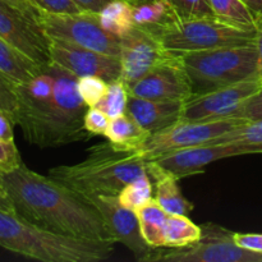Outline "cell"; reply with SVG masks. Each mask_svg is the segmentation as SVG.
I'll return each mask as SVG.
<instances>
[{"instance_id":"33","label":"cell","mask_w":262,"mask_h":262,"mask_svg":"<svg viewBox=\"0 0 262 262\" xmlns=\"http://www.w3.org/2000/svg\"><path fill=\"white\" fill-rule=\"evenodd\" d=\"M37 10L49 13H81L84 12L74 0H27Z\"/></svg>"},{"instance_id":"43","label":"cell","mask_w":262,"mask_h":262,"mask_svg":"<svg viewBox=\"0 0 262 262\" xmlns=\"http://www.w3.org/2000/svg\"><path fill=\"white\" fill-rule=\"evenodd\" d=\"M132 4H137V3H145V2H151V0H128Z\"/></svg>"},{"instance_id":"3","label":"cell","mask_w":262,"mask_h":262,"mask_svg":"<svg viewBox=\"0 0 262 262\" xmlns=\"http://www.w3.org/2000/svg\"><path fill=\"white\" fill-rule=\"evenodd\" d=\"M113 241L56 234L32 224L14 211L0 210V247L42 262H99L114 252Z\"/></svg>"},{"instance_id":"28","label":"cell","mask_w":262,"mask_h":262,"mask_svg":"<svg viewBox=\"0 0 262 262\" xmlns=\"http://www.w3.org/2000/svg\"><path fill=\"white\" fill-rule=\"evenodd\" d=\"M128 97H129V92H128L127 84L122 79H117L107 83L106 92L95 107L100 109L110 119H113L127 113Z\"/></svg>"},{"instance_id":"30","label":"cell","mask_w":262,"mask_h":262,"mask_svg":"<svg viewBox=\"0 0 262 262\" xmlns=\"http://www.w3.org/2000/svg\"><path fill=\"white\" fill-rule=\"evenodd\" d=\"M174 12L182 19L202 17H215L209 0H168Z\"/></svg>"},{"instance_id":"10","label":"cell","mask_w":262,"mask_h":262,"mask_svg":"<svg viewBox=\"0 0 262 262\" xmlns=\"http://www.w3.org/2000/svg\"><path fill=\"white\" fill-rule=\"evenodd\" d=\"M262 87L258 77L245 79L201 95H192L183 102L182 119L191 122L219 120L233 118L245 100Z\"/></svg>"},{"instance_id":"25","label":"cell","mask_w":262,"mask_h":262,"mask_svg":"<svg viewBox=\"0 0 262 262\" xmlns=\"http://www.w3.org/2000/svg\"><path fill=\"white\" fill-rule=\"evenodd\" d=\"M201 227L194 224L186 215H169L165 229L164 248H181L199 242Z\"/></svg>"},{"instance_id":"34","label":"cell","mask_w":262,"mask_h":262,"mask_svg":"<svg viewBox=\"0 0 262 262\" xmlns=\"http://www.w3.org/2000/svg\"><path fill=\"white\" fill-rule=\"evenodd\" d=\"M0 109L7 112L14 120V114L17 110L15 83L3 73H0Z\"/></svg>"},{"instance_id":"8","label":"cell","mask_w":262,"mask_h":262,"mask_svg":"<svg viewBox=\"0 0 262 262\" xmlns=\"http://www.w3.org/2000/svg\"><path fill=\"white\" fill-rule=\"evenodd\" d=\"M37 23L49 38H59L107 55H120V40L107 33L97 13H49L38 10Z\"/></svg>"},{"instance_id":"6","label":"cell","mask_w":262,"mask_h":262,"mask_svg":"<svg viewBox=\"0 0 262 262\" xmlns=\"http://www.w3.org/2000/svg\"><path fill=\"white\" fill-rule=\"evenodd\" d=\"M166 51L174 54L255 43V31L243 30L216 17L174 18L150 30Z\"/></svg>"},{"instance_id":"14","label":"cell","mask_w":262,"mask_h":262,"mask_svg":"<svg viewBox=\"0 0 262 262\" xmlns=\"http://www.w3.org/2000/svg\"><path fill=\"white\" fill-rule=\"evenodd\" d=\"M171 55L173 54L164 49L155 33L145 27L135 26L128 35L120 38V79L129 86Z\"/></svg>"},{"instance_id":"4","label":"cell","mask_w":262,"mask_h":262,"mask_svg":"<svg viewBox=\"0 0 262 262\" xmlns=\"http://www.w3.org/2000/svg\"><path fill=\"white\" fill-rule=\"evenodd\" d=\"M146 173V159L141 151L120 150L109 141L89 148L87 158L79 163L49 170L51 178L83 199L118 194L123 187Z\"/></svg>"},{"instance_id":"35","label":"cell","mask_w":262,"mask_h":262,"mask_svg":"<svg viewBox=\"0 0 262 262\" xmlns=\"http://www.w3.org/2000/svg\"><path fill=\"white\" fill-rule=\"evenodd\" d=\"M110 118L97 107H89L84 114V128L90 135L104 136L109 125Z\"/></svg>"},{"instance_id":"32","label":"cell","mask_w":262,"mask_h":262,"mask_svg":"<svg viewBox=\"0 0 262 262\" xmlns=\"http://www.w3.org/2000/svg\"><path fill=\"white\" fill-rule=\"evenodd\" d=\"M233 118H241L248 122L262 120V87L242 102Z\"/></svg>"},{"instance_id":"15","label":"cell","mask_w":262,"mask_h":262,"mask_svg":"<svg viewBox=\"0 0 262 262\" xmlns=\"http://www.w3.org/2000/svg\"><path fill=\"white\" fill-rule=\"evenodd\" d=\"M0 36L37 64L51 61L49 37L37 20L0 0Z\"/></svg>"},{"instance_id":"44","label":"cell","mask_w":262,"mask_h":262,"mask_svg":"<svg viewBox=\"0 0 262 262\" xmlns=\"http://www.w3.org/2000/svg\"><path fill=\"white\" fill-rule=\"evenodd\" d=\"M0 193H3V194H5L4 192H3V188H2V186H0Z\"/></svg>"},{"instance_id":"22","label":"cell","mask_w":262,"mask_h":262,"mask_svg":"<svg viewBox=\"0 0 262 262\" xmlns=\"http://www.w3.org/2000/svg\"><path fill=\"white\" fill-rule=\"evenodd\" d=\"M101 27L117 38H123L135 27L132 3L128 0H110L99 13Z\"/></svg>"},{"instance_id":"41","label":"cell","mask_w":262,"mask_h":262,"mask_svg":"<svg viewBox=\"0 0 262 262\" xmlns=\"http://www.w3.org/2000/svg\"><path fill=\"white\" fill-rule=\"evenodd\" d=\"M256 15L262 14V0H243Z\"/></svg>"},{"instance_id":"1","label":"cell","mask_w":262,"mask_h":262,"mask_svg":"<svg viewBox=\"0 0 262 262\" xmlns=\"http://www.w3.org/2000/svg\"><path fill=\"white\" fill-rule=\"evenodd\" d=\"M78 77L54 61L41 64L36 73L22 83H15L17 110L14 124L23 137L41 148L58 147L86 141L84 128L89 106L77 86Z\"/></svg>"},{"instance_id":"7","label":"cell","mask_w":262,"mask_h":262,"mask_svg":"<svg viewBox=\"0 0 262 262\" xmlns=\"http://www.w3.org/2000/svg\"><path fill=\"white\" fill-rule=\"evenodd\" d=\"M199 242L187 247L154 248L147 262H262V253L235 243L234 232L214 223L201 225Z\"/></svg>"},{"instance_id":"12","label":"cell","mask_w":262,"mask_h":262,"mask_svg":"<svg viewBox=\"0 0 262 262\" xmlns=\"http://www.w3.org/2000/svg\"><path fill=\"white\" fill-rule=\"evenodd\" d=\"M130 96L150 100L186 101L192 96V87L182 61L177 55L151 68L147 73L127 86Z\"/></svg>"},{"instance_id":"42","label":"cell","mask_w":262,"mask_h":262,"mask_svg":"<svg viewBox=\"0 0 262 262\" xmlns=\"http://www.w3.org/2000/svg\"><path fill=\"white\" fill-rule=\"evenodd\" d=\"M0 210H8V211H14L12 207V204L9 202L8 197L5 194L0 193Z\"/></svg>"},{"instance_id":"5","label":"cell","mask_w":262,"mask_h":262,"mask_svg":"<svg viewBox=\"0 0 262 262\" xmlns=\"http://www.w3.org/2000/svg\"><path fill=\"white\" fill-rule=\"evenodd\" d=\"M188 76L192 95H201L257 77L255 43L177 54Z\"/></svg>"},{"instance_id":"13","label":"cell","mask_w":262,"mask_h":262,"mask_svg":"<svg viewBox=\"0 0 262 262\" xmlns=\"http://www.w3.org/2000/svg\"><path fill=\"white\" fill-rule=\"evenodd\" d=\"M51 61L72 72L74 76H94L114 82L122 77V66L117 56L82 48L59 38H49Z\"/></svg>"},{"instance_id":"40","label":"cell","mask_w":262,"mask_h":262,"mask_svg":"<svg viewBox=\"0 0 262 262\" xmlns=\"http://www.w3.org/2000/svg\"><path fill=\"white\" fill-rule=\"evenodd\" d=\"M86 12L99 13L110 0H74Z\"/></svg>"},{"instance_id":"16","label":"cell","mask_w":262,"mask_h":262,"mask_svg":"<svg viewBox=\"0 0 262 262\" xmlns=\"http://www.w3.org/2000/svg\"><path fill=\"white\" fill-rule=\"evenodd\" d=\"M250 150L245 146L210 143V145L171 151L152 159V161H155L156 165L163 169L165 173L181 181L187 177L202 173L204 169L214 161L234 158V156L250 155Z\"/></svg>"},{"instance_id":"17","label":"cell","mask_w":262,"mask_h":262,"mask_svg":"<svg viewBox=\"0 0 262 262\" xmlns=\"http://www.w3.org/2000/svg\"><path fill=\"white\" fill-rule=\"evenodd\" d=\"M184 101L150 100L142 97H128L127 113L146 130L160 132L182 119Z\"/></svg>"},{"instance_id":"20","label":"cell","mask_w":262,"mask_h":262,"mask_svg":"<svg viewBox=\"0 0 262 262\" xmlns=\"http://www.w3.org/2000/svg\"><path fill=\"white\" fill-rule=\"evenodd\" d=\"M136 212L145 242L152 248H164L168 212L155 201V199L136 210Z\"/></svg>"},{"instance_id":"19","label":"cell","mask_w":262,"mask_h":262,"mask_svg":"<svg viewBox=\"0 0 262 262\" xmlns=\"http://www.w3.org/2000/svg\"><path fill=\"white\" fill-rule=\"evenodd\" d=\"M105 137L120 150L141 151L151 133L141 127L128 113L110 119Z\"/></svg>"},{"instance_id":"11","label":"cell","mask_w":262,"mask_h":262,"mask_svg":"<svg viewBox=\"0 0 262 262\" xmlns=\"http://www.w3.org/2000/svg\"><path fill=\"white\" fill-rule=\"evenodd\" d=\"M86 200L99 210L114 242L125 246L137 261L147 262L154 248L141 234L137 212L123 206L118 194H100Z\"/></svg>"},{"instance_id":"2","label":"cell","mask_w":262,"mask_h":262,"mask_svg":"<svg viewBox=\"0 0 262 262\" xmlns=\"http://www.w3.org/2000/svg\"><path fill=\"white\" fill-rule=\"evenodd\" d=\"M13 210L32 224L68 237L113 241L99 210L71 188L25 164L0 176Z\"/></svg>"},{"instance_id":"39","label":"cell","mask_w":262,"mask_h":262,"mask_svg":"<svg viewBox=\"0 0 262 262\" xmlns=\"http://www.w3.org/2000/svg\"><path fill=\"white\" fill-rule=\"evenodd\" d=\"M3 2L8 3L9 5L17 8L18 10H20V12H23L25 14L30 15L31 18H33V19L37 20L38 10L36 9L32 4H30L27 0H3Z\"/></svg>"},{"instance_id":"37","label":"cell","mask_w":262,"mask_h":262,"mask_svg":"<svg viewBox=\"0 0 262 262\" xmlns=\"http://www.w3.org/2000/svg\"><path fill=\"white\" fill-rule=\"evenodd\" d=\"M13 125H14L13 118L7 112L0 109V140L14 141Z\"/></svg>"},{"instance_id":"27","label":"cell","mask_w":262,"mask_h":262,"mask_svg":"<svg viewBox=\"0 0 262 262\" xmlns=\"http://www.w3.org/2000/svg\"><path fill=\"white\" fill-rule=\"evenodd\" d=\"M120 204L130 210H137L154 200V191L151 178L147 173L138 177L137 179L123 187L118 193Z\"/></svg>"},{"instance_id":"9","label":"cell","mask_w":262,"mask_h":262,"mask_svg":"<svg viewBox=\"0 0 262 262\" xmlns=\"http://www.w3.org/2000/svg\"><path fill=\"white\" fill-rule=\"evenodd\" d=\"M246 122L248 120L241 118H225L205 122L181 119L160 132L152 133L142 146L141 152L146 160H152L171 151L206 145Z\"/></svg>"},{"instance_id":"38","label":"cell","mask_w":262,"mask_h":262,"mask_svg":"<svg viewBox=\"0 0 262 262\" xmlns=\"http://www.w3.org/2000/svg\"><path fill=\"white\" fill-rule=\"evenodd\" d=\"M255 45L257 49V77L262 82V14L256 15L255 25Z\"/></svg>"},{"instance_id":"23","label":"cell","mask_w":262,"mask_h":262,"mask_svg":"<svg viewBox=\"0 0 262 262\" xmlns=\"http://www.w3.org/2000/svg\"><path fill=\"white\" fill-rule=\"evenodd\" d=\"M209 4L220 20L243 30L255 31L256 14L243 0H209Z\"/></svg>"},{"instance_id":"21","label":"cell","mask_w":262,"mask_h":262,"mask_svg":"<svg viewBox=\"0 0 262 262\" xmlns=\"http://www.w3.org/2000/svg\"><path fill=\"white\" fill-rule=\"evenodd\" d=\"M38 67L40 64L31 60L0 36V73L14 83H22L36 73Z\"/></svg>"},{"instance_id":"18","label":"cell","mask_w":262,"mask_h":262,"mask_svg":"<svg viewBox=\"0 0 262 262\" xmlns=\"http://www.w3.org/2000/svg\"><path fill=\"white\" fill-rule=\"evenodd\" d=\"M146 168L150 178L155 181V201L169 215H186L193 210V205L182 194L176 177L165 173L152 160H146Z\"/></svg>"},{"instance_id":"26","label":"cell","mask_w":262,"mask_h":262,"mask_svg":"<svg viewBox=\"0 0 262 262\" xmlns=\"http://www.w3.org/2000/svg\"><path fill=\"white\" fill-rule=\"evenodd\" d=\"M210 143L245 146L251 154H262V120L243 123L239 127L229 130L206 145Z\"/></svg>"},{"instance_id":"36","label":"cell","mask_w":262,"mask_h":262,"mask_svg":"<svg viewBox=\"0 0 262 262\" xmlns=\"http://www.w3.org/2000/svg\"><path fill=\"white\" fill-rule=\"evenodd\" d=\"M235 243L247 250L256 251L262 253V234H245V233H234L233 234Z\"/></svg>"},{"instance_id":"29","label":"cell","mask_w":262,"mask_h":262,"mask_svg":"<svg viewBox=\"0 0 262 262\" xmlns=\"http://www.w3.org/2000/svg\"><path fill=\"white\" fill-rule=\"evenodd\" d=\"M78 92L82 100L89 107L96 106L97 102L102 99L107 90V82L102 78L94 76L79 77L77 81Z\"/></svg>"},{"instance_id":"24","label":"cell","mask_w":262,"mask_h":262,"mask_svg":"<svg viewBox=\"0 0 262 262\" xmlns=\"http://www.w3.org/2000/svg\"><path fill=\"white\" fill-rule=\"evenodd\" d=\"M132 13L135 25L147 30H154L178 17L168 0H151L132 4Z\"/></svg>"},{"instance_id":"31","label":"cell","mask_w":262,"mask_h":262,"mask_svg":"<svg viewBox=\"0 0 262 262\" xmlns=\"http://www.w3.org/2000/svg\"><path fill=\"white\" fill-rule=\"evenodd\" d=\"M20 165L22 159L14 141L0 140V176L10 173Z\"/></svg>"}]
</instances>
